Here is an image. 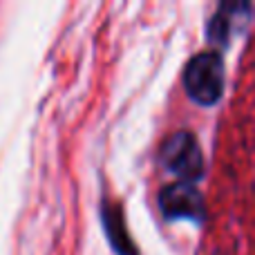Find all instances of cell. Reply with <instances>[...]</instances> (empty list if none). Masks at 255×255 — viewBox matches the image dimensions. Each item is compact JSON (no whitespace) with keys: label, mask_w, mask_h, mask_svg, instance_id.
Returning a JSON list of instances; mask_svg holds the SVG:
<instances>
[{"label":"cell","mask_w":255,"mask_h":255,"mask_svg":"<svg viewBox=\"0 0 255 255\" xmlns=\"http://www.w3.org/2000/svg\"><path fill=\"white\" fill-rule=\"evenodd\" d=\"M215 145L204 255H255V38Z\"/></svg>","instance_id":"6da1fadb"}]
</instances>
